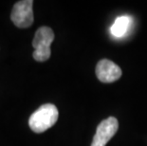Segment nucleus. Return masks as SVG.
I'll list each match as a JSON object with an SVG mask.
<instances>
[{
	"label": "nucleus",
	"mask_w": 147,
	"mask_h": 146,
	"mask_svg": "<svg viewBox=\"0 0 147 146\" xmlns=\"http://www.w3.org/2000/svg\"><path fill=\"white\" fill-rule=\"evenodd\" d=\"M54 40V32L49 27H41L36 30L32 40V46L34 51L32 56L34 60L38 62H45L51 57V45Z\"/></svg>",
	"instance_id": "obj_2"
},
{
	"label": "nucleus",
	"mask_w": 147,
	"mask_h": 146,
	"mask_svg": "<svg viewBox=\"0 0 147 146\" xmlns=\"http://www.w3.org/2000/svg\"><path fill=\"white\" fill-rule=\"evenodd\" d=\"M130 18L127 16H120L115 20L114 24L112 25L110 32L116 37H121L124 35L129 27Z\"/></svg>",
	"instance_id": "obj_6"
},
{
	"label": "nucleus",
	"mask_w": 147,
	"mask_h": 146,
	"mask_svg": "<svg viewBox=\"0 0 147 146\" xmlns=\"http://www.w3.org/2000/svg\"><path fill=\"white\" fill-rule=\"evenodd\" d=\"M33 1L22 0L14 4L11 14V19L17 28L26 29L33 24L34 16L32 11Z\"/></svg>",
	"instance_id": "obj_3"
},
{
	"label": "nucleus",
	"mask_w": 147,
	"mask_h": 146,
	"mask_svg": "<svg viewBox=\"0 0 147 146\" xmlns=\"http://www.w3.org/2000/svg\"><path fill=\"white\" fill-rule=\"evenodd\" d=\"M96 76L102 83H113L121 76V67L107 59L99 61L96 67Z\"/></svg>",
	"instance_id": "obj_5"
},
{
	"label": "nucleus",
	"mask_w": 147,
	"mask_h": 146,
	"mask_svg": "<svg viewBox=\"0 0 147 146\" xmlns=\"http://www.w3.org/2000/svg\"><path fill=\"white\" fill-rule=\"evenodd\" d=\"M119 129V122L114 117L102 120L97 127L91 146H105Z\"/></svg>",
	"instance_id": "obj_4"
},
{
	"label": "nucleus",
	"mask_w": 147,
	"mask_h": 146,
	"mask_svg": "<svg viewBox=\"0 0 147 146\" xmlns=\"http://www.w3.org/2000/svg\"><path fill=\"white\" fill-rule=\"evenodd\" d=\"M58 117L57 107L52 104H46L32 114L29 120V125L34 133H43L54 125Z\"/></svg>",
	"instance_id": "obj_1"
}]
</instances>
